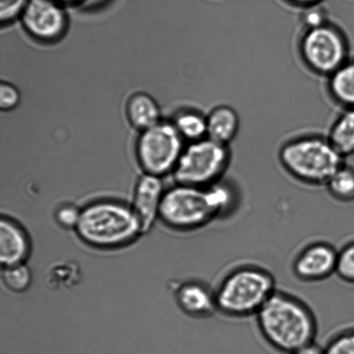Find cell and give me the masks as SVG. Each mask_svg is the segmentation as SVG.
<instances>
[{"instance_id": "1", "label": "cell", "mask_w": 354, "mask_h": 354, "mask_svg": "<svg viewBox=\"0 0 354 354\" xmlns=\"http://www.w3.org/2000/svg\"><path fill=\"white\" fill-rule=\"evenodd\" d=\"M239 201L237 189L225 179L208 187L177 184L165 192L159 217L176 230L194 231L228 218Z\"/></svg>"}, {"instance_id": "2", "label": "cell", "mask_w": 354, "mask_h": 354, "mask_svg": "<svg viewBox=\"0 0 354 354\" xmlns=\"http://www.w3.org/2000/svg\"><path fill=\"white\" fill-rule=\"evenodd\" d=\"M257 328L270 348L293 354L315 342L318 322L306 301L277 289L255 315Z\"/></svg>"}, {"instance_id": "3", "label": "cell", "mask_w": 354, "mask_h": 354, "mask_svg": "<svg viewBox=\"0 0 354 354\" xmlns=\"http://www.w3.org/2000/svg\"><path fill=\"white\" fill-rule=\"evenodd\" d=\"M217 313L231 319L254 317L277 290L269 270L256 263L232 267L214 287Z\"/></svg>"}, {"instance_id": "4", "label": "cell", "mask_w": 354, "mask_h": 354, "mask_svg": "<svg viewBox=\"0 0 354 354\" xmlns=\"http://www.w3.org/2000/svg\"><path fill=\"white\" fill-rule=\"evenodd\" d=\"M279 161L283 171L297 182L310 187H324L345 158L335 150L327 136L303 135L280 147Z\"/></svg>"}, {"instance_id": "5", "label": "cell", "mask_w": 354, "mask_h": 354, "mask_svg": "<svg viewBox=\"0 0 354 354\" xmlns=\"http://www.w3.org/2000/svg\"><path fill=\"white\" fill-rule=\"evenodd\" d=\"M75 231L86 244L105 249L121 248L142 234L133 209L111 201L83 208Z\"/></svg>"}, {"instance_id": "6", "label": "cell", "mask_w": 354, "mask_h": 354, "mask_svg": "<svg viewBox=\"0 0 354 354\" xmlns=\"http://www.w3.org/2000/svg\"><path fill=\"white\" fill-rule=\"evenodd\" d=\"M231 161L230 147L207 137L184 147L173 176L177 184L208 187L225 179Z\"/></svg>"}, {"instance_id": "7", "label": "cell", "mask_w": 354, "mask_h": 354, "mask_svg": "<svg viewBox=\"0 0 354 354\" xmlns=\"http://www.w3.org/2000/svg\"><path fill=\"white\" fill-rule=\"evenodd\" d=\"M298 55L305 67L315 75L328 77L349 59V44L335 24L303 30L297 43Z\"/></svg>"}, {"instance_id": "8", "label": "cell", "mask_w": 354, "mask_h": 354, "mask_svg": "<svg viewBox=\"0 0 354 354\" xmlns=\"http://www.w3.org/2000/svg\"><path fill=\"white\" fill-rule=\"evenodd\" d=\"M184 140L174 124L159 122L141 131L136 145V154L147 174L165 176L174 171L183 153Z\"/></svg>"}, {"instance_id": "9", "label": "cell", "mask_w": 354, "mask_h": 354, "mask_svg": "<svg viewBox=\"0 0 354 354\" xmlns=\"http://www.w3.org/2000/svg\"><path fill=\"white\" fill-rule=\"evenodd\" d=\"M20 19L26 32L41 43H55L68 30L64 5L55 0H30Z\"/></svg>"}, {"instance_id": "10", "label": "cell", "mask_w": 354, "mask_h": 354, "mask_svg": "<svg viewBox=\"0 0 354 354\" xmlns=\"http://www.w3.org/2000/svg\"><path fill=\"white\" fill-rule=\"evenodd\" d=\"M338 249L327 241L308 243L295 255L291 272L301 283H313L335 275Z\"/></svg>"}, {"instance_id": "11", "label": "cell", "mask_w": 354, "mask_h": 354, "mask_svg": "<svg viewBox=\"0 0 354 354\" xmlns=\"http://www.w3.org/2000/svg\"><path fill=\"white\" fill-rule=\"evenodd\" d=\"M164 194L160 176L145 173L138 180L131 209L140 222L142 234H147L153 227L156 218L160 213Z\"/></svg>"}, {"instance_id": "12", "label": "cell", "mask_w": 354, "mask_h": 354, "mask_svg": "<svg viewBox=\"0 0 354 354\" xmlns=\"http://www.w3.org/2000/svg\"><path fill=\"white\" fill-rule=\"evenodd\" d=\"M176 300L180 310L190 317L207 319L217 313L214 289L201 281L180 284Z\"/></svg>"}, {"instance_id": "13", "label": "cell", "mask_w": 354, "mask_h": 354, "mask_svg": "<svg viewBox=\"0 0 354 354\" xmlns=\"http://www.w3.org/2000/svg\"><path fill=\"white\" fill-rule=\"evenodd\" d=\"M30 253V242L26 232L10 218L0 221V260L2 266L26 262Z\"/></svg>"}, {"instance_id": "14", "label": "cell", "mask_w": 354, "mask_h": 354, "mask_svg": "<svg viewBox=\"0 0 354 354\" xmlns=\"http://www.w3.org/2000/svg\"><path fill=\"white\" fill-rule=\"evenodd\" d=\"M207 137L218 143L230 145L237 137L241 120L234 107L218 105L207 114Z\"/></svg>"}, {"instance_id": "15", "label": "cell", "mask_w": 354, "mask_h": 354, "mask_svg": "<svg viewBox=\"0 0 354 354\" xmlns=\"http://www.w3.org/2000/svg\"><path fill=\"white\" fill-rule=\"evenodd\" d=\"M126 110L131 126L141 131L161 122L158 104L148 93H137L131 95L127 103Z\"/></svg>"}, {"instance_id": "16", "label": "cell", "mask_w": 354, "mask_h": 354, "mask_svg": "<svg viewBox=\"0 0 354 354\" xmlns=\"http://www.w3.org/2000/svg\"><path fill=\"white\" fill-rule=\"evenodd\" d=\"M327 92L343 109H354V58H349L327 77Z\"/></svg>"}, {"instance_id": "17", "label": "cell", "mask_w": 354, "mask_h": 354, "mask_svg": "<svg viewBox=\"0 0 354 354\" xmlns=\"http://www.w3.org/2000/svg\"><path fill=\"white\" fill-rule=\"evenodd\" d=\"M327 138L342 158L354 154V109H343L333 121Z\"/></svg>"}, {"instance_id": "18", "label": "cell", "mask_w": 354, "mask_h": 354, "mask_svg": "<svg viewBox=\"0 0 354 354\" xmlns=\"http://www.w3.org/2000/svg\"><path fill=\"white\" fill-rule=\"evenodd\" d=\"M326 190L333 200L342 203L354 201V168L343 164L325 184Z\"/></svg>"}, {"instance_id": "19", "label": "cell", "mask_w": 354, "mask_h": 354, "mask_svg": "<svg viewBox=\"0 0 354 354\" xmlns=\"http://www.w3.org/2000/svg\"><path fill=\"white\" fill-rule=\"evenodd\" d=\"M173 124L183 140L189 143L207 138V115L199 111H183L177 114Z\"/></svg>"}, {"instance_id": "20", "label": "cell", "mask_w": 354, "mask_h": 354, "mask_svg": "<svg viewBox=\"0 0 354 354\" xmlns=\"http://www.w3.org/2000/svg\"><path fill=\"white\" fill-rule=\"evenodd\" d=\"M2 280L10 290L22 293L29 289L32 275L26 263L3 267Z\"/></svg>"}, {"instance_id": "21", "label": "cell", "mask_w": 354, "mask_h": 354, "mask_svg": "<svg viewBox=\"0 0 354 354\" xmlns=\"http://www.w3.org/2000/svg\"><path fill=\"white\" fill-rule=\"evenodd\" d=\"M335 275L343 282L354 283V241L338 250Z\"/></svg>"}, {"instance_id": "22", "label": "cell", "mask_w": 354, "mask_h": 354, "mask_svg": "<svg viewBox=\"0 0 354 354\" xmlns=\"http://www.w3.org/2000/svg\"><path fill=\"white\" fill-rule=\"evenodd\" d=\"M324 348L325 354H354V328L336 332Z\"/></svg>"}, {"instance_id": "23", "label": "cell", "mask_w": 354, "mask_h": 354, "mask_svg": "<svg viewBox=\"0 0 354 354\" xmlns=\"http://www.w3.org/2000/svg\"><path fill=\"white\" fill-rule=\"evenodd\" d=\"M299 21L301 29H312L330 22L328 12L322 5L308 7L301 10Z\"/></svg>"}, {"instance_id": "24", "label": "cell", "mask_w": 354, "mask_h": 354, "mask_svg": "<svg viewBox=\"0 0 354 354\" xmlns=\"http://www.w3.org/2000/svg\"><path fill=\"white\" fill-rule=\"evenodd\" d=\"M30 0H0V21L9 24L20 19Z\"/></svg>"}, {"instance_id": "25", "label": "cell", "mask_w": 354, "mask_h": 354, "mask_svg": "<svg viewBox=\"0 0 354 354\" xmlns=\"http://www.w3.org/2000/svg\"><path fill=\"white\" fill-rule=\"evenodd\" d=\"M20 93L19 90L9 82H1L0 85V109L10 111L19 105Z\"/></svg>"}, {"instance_id": "26", "label": "cell", "mask_w": 354, "mask_h": 354, "mask_svg": "<svg viewBox=\"0 0 354 354\" xmlns=\"http://www.w3.org/2000/svg\"><path fill=\"white\" fill-rule=\"evenodd\" d=\"M80 214H81V210H78L75 207L71 206V205H65L57 211L55 218L62 227L75 229L76 225L78 223Z\"/></svg>"}, {"instance_id": "27", "label": "cell", "mask_w": 354, "mask_h": 354, "mask_svg": "<svg viewBox=\"0 0 354 354\" xmlns=\"http://www.w3.org/2000/svg\"><path fill=\"white\" fill-rule=\"evenodd\" d=\"M283 1L287 5L303 10L308 7L322 5L324 0H283Z\"/></svg>"}, {"instance_id": "28", "label": "cell", "mask_w": 354, "mask_h": 354, "mask_svg": "<svg viewBox=\"0 0 354 354\" xmlns=\"http://www.w3.org/2000/svg\"><path fill=\"white\" fill-rule=\"evenodd\" d=\"M112 0H76L75 6L82 7L83 9H97L106 5Z\"/></svg>"}, {"instance_id": "29", "label": "cell", "mask_w": 354, "mask_h": 354, "mask_svg": "<svg viewBox=\"0 0 354 354\" xmlns=\"http://www.w3.org/2000/svg\"><path fill=\"white\" fill-rule=\"evenodd\" d=\"M293 354H325L324 346L318 345L317 342L304 346Z\"/></svg>"}, {"instance_id": "30", "label": "cell", "mask_w": 354, "mask_h": 354, "mask_svg": "<svg viewBox=\"0 0 354 354\" xmlns=\"http://www.w3.org/2000/svg\"><path fill=\"white\" fill-rule=\"evenodd\" d=\"M55 1L60 2L62 3H69V5L75 6L76 0H55Z\"/></svg>"}]
</instances>
